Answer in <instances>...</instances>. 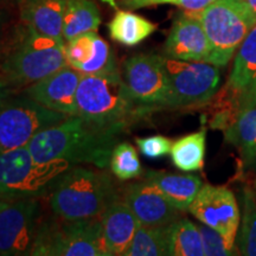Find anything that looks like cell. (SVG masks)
Wrapping results in <instances>:
<instances>
[{"instance_id":"1","label":"cell","mask_w":256,"mask_h":256,"mask_svg":"<svg viewBox=\"0 0 256 256\" xmlns=\"http://www.w3.org/2000/svg\"><path fill=\"white\" fill-rule=\"evenodd\" d=\"M119 136L75 115L40 130L28 144V148L40 164L66 160L69 164H92L106 168Z\"/></svg>"},{"instance_id":"2","label":"cell","mask_w":256,"mask_h":256,"mask_svg":"<svg viewBox=\"0 0 256 256\" xmlns=\"http://www.w3.org/2000/svg\"><path fill=\"white\" fill-rule=\"evenodd\" d=\"M76 101L78 116L118 134L152 112L133 98L118 69L83 75Z\"/></svg>"},{"instance_id":"3","label":"cell","mask_w":256,"mask_h":256,"mask_svg":"<svg viewBox=\"0 0 256 256\" xmlns=\"http://www.w3.org/2000/svg\"><path fill=\"white\" fill-rule=\"evenodd\" d=\"M49 194L54 215L66 220L98 218L118 200L108 174L86 168H69Z\"/></svg>"},{"instance_id":"4","label":"cell","mask_w":256,"mask_h":256,"mask_svg":"<svg viewBox=\"0 0 256 256\" xmlns=\"http://www.w3.org/2000/svg\"><path fill=\"white\" fill-rule=\"evenodd\" d=\"M70 165L66 160L36 162L28 146L0 151V200L44 197Z\"/></svg>"},{"instance_id":"5","label":"cell","mask_w":256,"mask_h":256,"mask_svg":"<svg viewBox=\"0 0 256 256\" xmlns=\"http://www.w3.org/2000/svg\"><path fill=\"white\" fill-rule=\"evenodd\" d=\"M66 66L64 40L26 26L22 40L4 60L2 74L11 84L28 87Z\"/></svg>"},{"instance_id":"6","label":"cell","mask_w":256,"mask_h":256,"mask_svg":"<svg viewBox=\"0 0 256 256\" xmlns=\"http://www.w3.org/2000/svg\"><path fill=\"white\" fill-rule=\"evenodd\" d=\"M196 14L210 43L208 63L217 66L230 62L256 24V16L242 0H216Z\"/></svg>"},{"instance_id":"7","label":"cell","mask_w":256,"mask_h":256,"mask_svg":"<svg viewBox=\"0 0 256 256\" xmlns=\"http://www.w3.org/2000/svg\"><path fill=\"white\" fill-rule=\"evenodd\" d=\"M31 255L108 256L102 236L101 217L66 220L54 215L38 228Z\"/></svg>"},{"instance_id":"8","label":"cell","mask_w":256,"mask_h":256,"mask_svg":"<svg viewBox=\"0 0 256 256\" xmlns=\"http://www.w3.org/2000/svg\"><path fill=\"white\" fill-rule=\"evenodd\" d=\"M68 115L48 110L26 95L0 104V151L28 146L48 127L62 122Z\"/></svg>"},{"instance_id":"9","label":"cell","mask_w":256,"mask_h":256,"mask_svg":"<svg viewBox=\"0 0 256 256\" xmlns=\"http://www.w3.org/2000/svg\"><path fill=\"white\" fill-rule=\"evenodd\" d=\"M168 96L166 108L206 106L217 92L220 81L218 66L208 62L178 60L166 57Z\"/></svg>"},{"instance_id":"10","label":"cell","mask_w":256,"mask_h":256,"mask_svg":"<svg viewBox=\"0 0 256 256\" xmlns=\"http://www.w3.org/2000/svg\"><path fill=\"white\" fill-rule=\"evenodd\" d=\"M40 220L38 198L6 200L0 209V255H31Z\"/></svg>"},{"instance_id":"11","label":"cell","mask_w":256,"mask_h":256,"mask_svg":"<svg viewBox=\"0 0 256 256\" xmlns=\"http://www.w3.org/2000/svg\"><path fill=\"white\" fill-rule=\"evenodd\" d=\"M165 56L142 54L124 63L122 78L133 98L150 110L166 108L168 78Z\"/></svg>"},{"instance_id":"12","label":"cell","mask_w":256,"mask_h":256,"mask_svg":"<svg viewBox=\"0 0 256 256\" xmlns=\"http://www.w3.org/2000/svg\"><path fill=\"white\" fill-rule=\"evenodd\" d=\"M188 211L200 223L220 232L226 247L235 252L241 215L236 198L228 188L204 185L191 203Z\"/></svg>"},{"instance_id":"13","label":"cell","mask_w":256,"mask_h":256,"mask_svg":"<svg viewBox=\"0 0 256 256\" xmlns=\"http://www.w3.org/2000/svg\"><path fill=\"white\" fill-rule=\"evenodd\" d=\"M83 74L70 66L28 86L24 94L48 110L68 116L78 115L76 94Z\"/></svg>"},{"instance_id":"14","label":"cell","mask_w":256,"mask_h":256,"mask_svg":"<svg viewBox=\"0 0 256 256\" xmlns=\"http://www.w3.org/2000/svg\"><path fill=\"white\" fill-rule=\"evenodd\" d=\"M165 57L178 60L208 62L210 43L196 12H186L176 18L165 42Z\"/></svg>"},{"instance_id":"15","label":"cell","mask_w":256,"mask_h":256,"mask_svg":"<svg viewBox=\"0 0 256 256\" xmlns=\"http://www.w3.org/2000/svg\"><path fill=\"white\" fill-rule=\"evenodd\" d=\"M142 226H168L180 218V210L172 206L162 192L148 179L128 185L124 194Z\"/></svg>"},{"instance_id":"16","label":"cell","mask_w":256,"mask_h":256,"mask_svg":"<svg viewBox=\"0 0 256 256\" xmlns=\"http://www.w3.org/2000/svg\"><path fill=\"white\" fill-rule=\"evenodd\" d=\"M101 226L108 256H122L142 223L124 200L118 198L101 215Z\"/></svg>"},{"instance_id":"17","label":"cell","mask_w":256,"mask_h":256,"mask_svg":"<svg viewBox=\"0 0 256 256\" xmlns=\"http://www.w3.org/2000/svg\"><path fill=\"white\" fill-rule=\"evenodd\" d=\"M208 104H210L209 126L212 130H226L246 112L256 107V86L236 88L226 83Z\"/></svg>"},{"instance_id":"18","label":"cell","mask_w":256,"mask_h":256,"mask_svg":"<svg viewBox=\"0 0 256 256\" xmlns=\"http://www.w3.org/2000/svg\"><path fill=\"white\" fill-rule=\"evenodd\" d=\"M66 0H23L22 18L26 26L46 36L64 40L63 22Z\"/></svg>"},{"instance_id":"19","label":"cell","mask_w":256,"mask_h":256,"mask_svg":"<svg viewBox=\"0 0 256 256\" xmlns=\"http://www.w3.org/2000/svg\"><path fill=\"white\" fill-rule=\"evenodd\" d=\"M145 178L154 183L170 203L182 212L188 210L200 188L203 186L200 178L191 174H174L165 171L150 170L145 174Z\"/></svg>"},{"instance_id":"20","label":"cell","mask_w":256,"mask_h":256,"mask_svg":"<svg viewBox=\"0 0 256 256\" xmlns=\"http://www.w3.org/2000/svg\"><path fill=\"white\" fill-rule=\"evenodd\" d=\"M156 30V25L130 11H116L108 24L110 36L116 43L136 46Z\"/></svg>"},{"instance_id":"21","label":"cell","mask_w":256,"mask_h":256,"mask_svg":"<svg viewBox=\"0 0 256 256\" xmlns=\"http://www.w3.org/2000/svg\"><path fill=\"white\" fill-rule=\"evenodd\" d=\"M101 24L98 6L92 0H66L63 38L68 42L80 34L96 32Z\"/></svg>"},{"instance_id":"22","label":"cell","mask_w":256,"mask_h":256,"mask_svg":"<svg viewBox=\"0 0 256 256\" xmlns=\"http://www.w3.org/2000/svg\"><path fill=\"white\" fill-rule=\"evenodd\" d=\"M223 133L226 142L238 150L246 168L256 166V107L246 112Z\"/></svg>"},{"instance_id":"23","label":"cell","mask_w":256,"mask_h":256,"mask_svg":"<svg viewBox=\"0 0 256 256\" xmlns=\"http://www.w3.org/2000/svg\"><path fill=\"white\" fill-rule=\"evenodd\" d=\"M206 146V130L188 134L172 144L171 159L182 171H198L203 168Z\"/></svg>"},{"instance_id":"24","label":"cell","mask_w":256,"mask_h":256,"mask_svg":"<svg viewBox=\"0 0 256 256\" xmlns=\"http://www.w3.org/2000/svg\"><path fill=\"white\" fill-rule=\"evenodd\" d=\"M226 83L236 88L256 86V24L236 51L232 72Z\"/></svg>"},{"instance_id":"25","label":"cell","mask_w":256,"mask_h":256,"mask_svg":"<svg viewBox=\"0 0 256 256\" xmlns=\"http://www.w3.org/2000/svg\"><path fill=\"white\" fill-rule=\"evenodd\" d=\"M168 226H140L122 256L170 255Z\"/></svg>"},{"instance_id":"26","label":"cell","mask_w":256,"mask_h":256,"mask_svg":"<svg viewBox=\"0 0 256 256\" xmlns=\"http://www.w3.org/2000/svg\"><path fill=\"white\" fill-rule=\"evenodd\" d=\"M170 256H204L200 228L188 218H178L168 226Z\"/></svg>"},{"instance_id":"27","label":"cell","mask_w":256,"mask_h":256,"mask_svg":"<svg viewBox=\"0 0 256 256\" xmlns=\"http://www.w3.org/2000/svg\"><path fill=\"white\" fill-rule=\"evenodd\" d=\"M240 254L256 256V194L246 188L243 194V218L238 238Z\"/></svg>"},{"instance_id":"28","label":"cell","mask_w":256,"mask_h":256,"mask_svg":"<svg viewBox=\"0 0 256 256\" xmlns=\"http://www.w3.org/2000/svg\"><path fill=\"white\" fill-rule=\"evenodd\" d=\"M112 172L120 180H130L142 174V162L136 150L130 142H118L110 156Z\"/></svg>"},{"instance_id":"29","label":"cell","mask_w":256,"mask_h":256,"mask_svg":"<svg viewBox=\"0 0 256 256\" xmlns=\"http://www.w3.org/2000/svg\"><path fill=\"white\" fill-rule=\"evenodd\" d=\"M116 70L113 52L110 46L104 40L96 34L94 51L90 60L78 68L83 75H94V74H102Z\"/></svg>"},{"instance_id":"30","label":"cell","mask_w":256,"mask_h":256,"mask_svg":"<svg viewBox=\"0 0 256 256\" xmlns=\"http://www.w3.org/2000/svg\"><path fill=\"white\" fill-rule=\"evenodd\" d=\"M95 37L96 32H88L66 42V57L68 66L78 70L80 66L90 60L94 51Z\"/></svg>"},{"instance_id":"31","label":"cell","mask_w":256,"mask_h":256,"mask_svg":"<svg viewBox=\"0 0 256 256\" xmlns=\"http://www.w3.org/2000/svg\"><path fill=\"white\" fill-rule=\"evenodd\" d=\"M216 0H124L122 5L130 10L148 8L153 5H176L188 12H200Z\"/></svg>"},{"instance_id":"32","label":"cell","mask_w":256,"mask_h":256,"mask_svg":"<svg viewBox=\"0 0 256 256\" xmlns=\"http://www.w3.org/2000/svg\"><path fill=\"white\" fill-rule=\"evenodd\" d=\"M200 228L202 241H203L204 255L206 256H230L235 255L236 252L230 250L226 247V243L224 238L220 236V232H217L215 229L210 228L202 223L198 226Z\"/></svg>"},{"instance_id":"33","label":"cell","mask_w":256,"mask_h":256,"mask_svg":"<svg viewBox=\"0 0 256 256\" xmlns=\"http://www.w3.org/2000/svg\"><path fill=\"white\" fill-rule=\"evenodd\" d=\"M138 147L144 156L148 159H159L171 153L172 142L164 136H151L138 138L136 140Z\"/></svg>"},{"instance_id":"34","label":"cell","mask_w":256,"mask_h":256,"mask_svg":"<svg viewBox=\"0 0 256 256\" xmlns=\"http://www.w3.org/2000/svg\"><path fill=\"white\" fill-rule=\"evenodd\" d=\"M6 95H8V89H6V81L4 76L0 74V104L6 98Z\"/></svg>"},{"instance_id":"35","label":"cell","mask_w":256,"mask_h":256,"mask_svg":"<svg viewBox=\"0 0 256 256\" xmlns=\"http://www.w3.org/2000/svg\"><path fill=\"white\" fill-rule=\"evenodd\" d=\"M242 2L256 16V0H242Z\"/></svg>"},{"instance_id":"36","label":"cell","mask_w":256,"mask_h":256,"mask_svg":"<svg viewBox=\"0 0 256 256\" xmlns=\"http://www.w3.org/2000/svg\"><path fill=\"white\" fill-rule=\"evenodd\" d=\"M2 23H4V18H2V12H0V34H2Z\"/></svg>"},{"instance_id":"37","label":"cell","mask_w":256,"mask_h":256,"mask_svg":"<svg viewBox=\"0 0 256 256\" xmlns=\"http://www.w3.org/2000/svg\"><path fill=\"white\" fill-rule=\"evenodd\" d=\"M5 203H6V200H0V209H2V208L5 206Z\"/></svg>"},{"instance_id":"38","label":"cell","mask_w":256,"mask_h":256,"mask_svg":"<svg viewBox=\"0 0 256 256\" xmlns=\"http://www.w3.org/2000/svg\"><path fill=\"white\" fill-rule=\"evenodd\" d=\"M254 186H255V194H256V180H255V185H254Z\"/></svg>"}]
</instances>
